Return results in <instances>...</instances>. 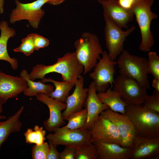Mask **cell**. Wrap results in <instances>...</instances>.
<instances>
[{"label":"cell","mask_w":159,"mask_h":159,"mask_svg":"<svg viewBox=\"0 0 159 159\" xmlns=\"http://www.w3.org/2000/svg\"><path fill=\"white\" fill-rule=\"evenodd\" d=\"M83 71V67L77 60L74 52H68L53 64H37L32 68L29 77L34 81L37 79H43L48 74L57 73L62 75L63 82L75 84Z\"/></svg>","instance_id":"cell-1"},{"label":"cell","mask_w":159,"mask_h":159,"mask_svg":"<svg viewBox=\"0 0 159 159\" xmlns=\"http://www.w3.org/2000/svg\"><path fill=\"white\" fill-rule=\"evenodd\" d=\"M125 115L132 123L137 138L159 137V113L148 110L143 104L127 105Z\"/></svg>","instance_id":"cell-2"},{"label":"cell","mask_w":159,"mask_h":159,"mask_svg":"<svg viewBox=\"0 0 159 159\" xmlns=\"http://www.w3.org/2000/svg\"><path fill=\"white\" fill-rule=\"evenodd\" d=\"M74 52L78 62L83 67L82 74H85L94 68L100 58L103 51L98 37L86 32L82 34L74 42Z\"/></svg>","instance_id":"cell-3"},{"label":"cell","mask_w":159,"mask_h":159,"mask_svg":"<svg viewBox=\"0 0 159 159\" xmlns=\"http://www.w3.org/2000/svg\"><path fill=\"white\" fill-rule=\"evenodd\" d=\"M154 2V0H139L134 3L131 8L141 32V41L139 49L145 52L150 51L154 43L150 26L152 21L157 19L158 16L151 10Z\"/></svg>","instance_id":"cell-4"},{"label":"cell","mask_w":159,"mask_h":159,"mask_svg":"<svg viewBox=\"0 0 159 159\" xmlns=\"http://www.w3.org/2000/svg\"><path fill=\"white\" fill-rule=\"evenodd\" d=\"M117 62L120 75L132 78L147 89L150 88L147 72V59L131 54L123 50Z\"/></svg>","instance_id":"cell-5"},{"label":"cell","mask_w":159,"mask_h":159,"mask_svg":"<svg viewBox=\"0 0 159 159\" xmlns=\"http://www.w3.org/2000/svg\"><path fill=\"white\" fill-rule=\"evenodd\" d=\"M49 0H36L31 3H23L15 0L16 6L10 13L9 22L13 24L22 20H26L32 27L38 29L45 14L42 7Z\"/></svg>","instance_id":"cell-6"},{"label":"cell","mask_w":159,"mask_h":159,"mask_svg":"<svg viewBox=\"0 0 159 159\" xmlns=\"http://www.w3.org/2000/svg\"><path fill=\"white\" fill-rule=\"evenodd\" d=\"M46 138L49 142L56 147L62 145L76 148L88 145L92 142L90 130L81 129L69 130L60 127L53 133L48 134Z\"/></svg>","instance_id":"cell-7"},{"label":"cell","mask_w":159,"mask_h":159,"mask_svg":"<svg viewBox=\"0 0 159 159\" xmlns=\"http://www.w3.org/2000/svg\"><path fill=\"white\" fill-rule=\"evenodd\" d=\"M112 87L128 105L143 104L148 95L147 89L136 81L120 75L114 80Z\"/></svg>","instance_id":"cell-8"},{"label":"cell","mask_w":159,"mask_h":159,"mask_svg":"<svg viewBox=\"0 0 159 159\" xmlns=\"http://www.w3.org/2000/svg\"><path fill=\"white\" fill-rule=\"evenodd\" d=\"M104 19L105 40L108 54L112 60H115L124 50L126 38L135 30V27L132 26L124 31L107 18L104 17Z\"/></svg>","instance_id":"cell-9"},{"label":"cell","mask_w":159,"mask_h":159,"mask_svg":"<svg viewBox=\"0 0 159 159\" xmlns=\"http://www.w3.org/2000/svg\"><path fill=\"white\" fill-rule=\"evenodd\" d=\"M102 58L99 60L90 73V77L94 82L96 90L98 92H105L110 85L113 87L114 77L116 73L115 66L117 61L112 60L106 51L103 52Z\"/></svg>","instance_id":"cell-10"},{"label":"cell","mask_w":159,"mask_h":159,"mask_svg":"<svg viewBox=\"0 0 159 159\" xmlns=\"http://www.w3.org/2000/svg\"><path fill=\"white\" fill-rule=\"evenodd\" d=\"M89 130L92 141L115 143L123 147L122 139L116 126L100 115L95 120Z\"/></svg>","instance_id":"cell-11"},{"label":"cell","mask_w":159,"mask_h":159,"mask_svg":"<svg viewBox=\"0 0 159 159\" xmlns=\"http://www.w3.org/2000/svg\"><path fill=\"white\" fill-rule=\"evenodd\" d=\"M100 115L109 120L116 126L122 139L123 147L132 149L137 138L133 125L129 119L125 115L109 108L102 111Z\"/></svg>","instance_id":"cell-12"},{"label":"cell","mask_w":159,"mask_h":159,"mask_svg":"<svg viewBox=\"0 0 159 159\" xmlns=\"http://www.w3.org/2000/svg\"><path fill=\"white\" fill-rule=\"evenodd\" d=\"M103 8L104 17L120 28H128V24L133 19L134 14L132 9H125L119 4L117 0H98Z\"/></svg>","instance_id":"cell-13"},{"label":"cell","mask_w":159,"mask_h":159,"mask_svg":"<svg viewBox=\"0 0 159 159\" xmlns=\"http://www.w3.org/2000/svg\"><path fill=\"white\" fill-rule=\"evenodd\" d=\"M36 97L37 100L45 104L49 109V117L43 123L46 130L54 132L65 124L61 111L66 109L65 103L60 102L42 93H38Z\"/></svg>","instance_id":"cell-14"},{"label":"cell","mask_w":159,"mask_h":159,"mask_svg":"<svg viewBox=\"0 0 159 159\" xmlns=\"http://www.w3.org/2000/svg\"><path fill=\"white\" fill-rule=\"evenodd\" d=\"M28 87L25 80L20 76H14L0 71V104L17 97Z\"/></svg>","instance_id":"cell-15"},{"label":"cell","mask_w":159,"mask_h":159,"mask_svg":"<svg viewBox=\"0 0 159 159\" xmlns=\"http://www.w3.org/2000/svg\"><path fill=\"white\" fill-rule=\"evenodd\" d=\"M87 95L85 102L87 112L86 122L81 129L89 130L97 117L103 111L109 108L106 104L101 102L96 93L95 84L93 81L89 85Z\"/></svg>","instance_id":"cell-16"},{"label":"cell","mask_w":159,"mask_h":159,"mask_svg":"<svg viewBox=\"0 0 159 159\" xmlns=\"http://www.w3.org/2000/svg\"><path fill=\"white\" fill-rule=\"evenodd\" d=\"M84 77L81 75L75 84L73 92L67 98L65 102L66 107L62 113L64 120L71 113L82 109L87 95L88 90V88H84Z\"/></svg>","instance_id":"cell-17"},{"label":"cell","mask_w":159,"mask_h":159,"mask_svg":"<svg viewBox=\"0 0 159 159\" xmlns=\"http://www.w3.org/2000/svg\"><path fill=\"white\" fill-rule=\"evenodd\" d=\"M159 154V137L138 138L132 149L130 159H150Z\"/></svg>","instance_id":"cell-18"},{"label":"cell","mask_w":159,"mask_h":159,"mask_svg":"<svg viewBox=\"0 0 159 159\" xmlns=\"http://www.w3.org/2000/svg\"><path fill=\"white\" fill-rule=\"evenodd\" d=\"M92 143L97 151L99 159L130 158L132 149L98 140H93Z\"/></svg>","instance_id":"cell-19"},{"label":"cell","mask_w":159,"mask_h":159,"mask_svg":"<svg viewBox=\"0 0 159 159\" xmlns=\"http://www.w3.org/2000/svg\"><path fill=\"white\" fill-rule=\"evenodd\" d=\"M0 60L6 61L10 64L12 69L16 70L18 67L17 60L11 57L7 50V42L9 39L16 34L15 30L10 27L8 22L4 20L0 21Z\"/></svg>","instance_id":"cell-20"},{"label":"cell","mask_w":159,"mask_h":159,"mask_svg":"<svg viewBox=\"0 0 159 159\" xmlns=\"http://www.w3.org/2000/svg\"><path fill=\"white\" fill-rule=\"evenodd\" d=\"M24 109L22 106L6 120L0 121V150L2 145L12 133L19 132L22 124L20 117Z\"/></svg>","instance_id":"cell-21"},{"label":"cell","mask_w":159,"mask_h":159,"mask_svg":"<svg viewBox=\"0 0 159 159\" xmlns=\"http://www.w3.org/2000/svg\"><path fill=\"white\" fill-rule=\"evenodd\" d=\"M97 95L100 101L106 104L110 110L125 115L127 104L122 100L118 92L110 88L104 92H98Z\"/></svg>","instance_id":"cell-22"},{"label":"cell","mask_w":159,"mask_h":159,"mask_svg":"<svg viewBox=\"0 0 159 159\" xmlns=\"http://www.w3.org/2000/svg\"><path fill=\"white\" fill-rule=\"evenodd\" d=\"M29 73L27 70L23 69L20 73V76L26 80L28 83V87L24 90L23 93L26 96H36L39 93L48 95L54 90V87L50 84H46L39 81L34 82L30 80Z\"/></svg>","instance_id":"cell-23"},{"label":"cell","mask_w":159,"mask_h":159,"mask_svg":"<svg viewBox=\"0 0 159 159\" xmlns=\"http://www.w3.org/2000/svg\"><path fill=\"white\" fill-rule=\"evenodd\" d=\"M41 81L44 83H52L55 89L47 95L50 97L62 102L65 103L70 91L74 86L75 84L69 82H60L50 78H43Z\"/></svg>","instance_id":"cell-24"},{"label":"cell","mask_w":159,"mask_h":159,"mask_svg":"<svg viewBox=\"0 0 159 159\" xmlns=\"http://www.w3.org/2000/svg\"><path fill=\"white\" fill-rule=\"evenodd\" d=\"M87 118V112L86 108L71 113L65 120L68 123L61 128L69 130H75L82 128L85 125Z\"/></svg>","instance_id":"cell-25"},{"label":"cell","mask_w":159,"mask_h":159,"mask_svg":"<svg viewBox=\"0 0 159 159\" xmlns=\"http://www.w3.org/2000/svg\"><path fill=\"white\" fill-rule=\"evenodd\" d=\"M32 129L29 128L24 133L26 143L29 144H34L37 145H41L46 140L45 130L42 127L35 125Z\"/></svg>","instance_id":"cell-26"},{"label":"cell","mask_w":159,"mask_h":159,"mask_svg":"<svg viewBox=\"0 0 159 159\" xmlns=\"http://www.w3.org/2000/svg\"><path fill=\"white\" fill-rule=\"evenodd\" d=\"M75 159H99L96 149L92 143L90 145L76 148Z\"/></svg>","instance_id":"cell-27"},{"label":"cell","mask_w":159,"mask_h":159,"mask_svg":"<svg viewBox=\"0 0 159 159\" xmlns=\"http://www.w3.org/2000/svg\"><path fill=\"white\" fill-rule=\"evenodd\" d=\"M33 33L29 34L22 39L20 45L13 49V51L21 52L26 56H30L35 50L33 40Z\"/></svg>","instance_id":"cell-28"},{"label":"cell","mask_w":159,"mask_h":159,"mask_svg":"<svg viewBox=\"0 0 159 159\" xmlns=\"http://www.w3.org/2000/svg\"><path fill=\"white\" fill-rule=\"evenodd\" d=\"M148 74H151L155 78L159 79V57L156 53L149 52L147 59Z\"/></svg>","instance_id":"cell-29"},{"label":"cell","mask_w":159,"mask_h":159,"mask_svg":"<svg viewBox=\"0 0 159 159\" xmlns=\"http://www.w3.org/2000/svg\"><path fill=\"white\" fill-rule=\"evenodd\" d=\"M143 104L148 110L159 113V92L154 90L151 95H147Z\"/></svg>","instance_id":"cell-30"},{"label":"cell","mask_w":159,"mask_h":159,"mask_svg":"<svg viewBox=\"0 0 159 159\" xmlns=\"http://www.w3.org/2000/svg\"><path fill=\"white\" fill-rule=\"evenodd\" d=\"M49 150V145L44 142L42 144L34 145L32 149V159H46Z\"/></svg>","instance_id":"cell-31"},{"label":"cell","mask_w":159,"mask_h":159,"mask_svg":"<svg viewBox=\"0 0 159 159\" xmlns=\"http://www.w3.org/2000/svg\"><path fill=\"white\" fill-rule=\"evenodd\" d=\"M33 40L35 50L47 47L49 44L48 39L37 33H33Z\"/></svg>","instance_id":"cell-32"},{"label":"cell","mask_w":159,"mask_h":159,"mask_svg":"<svg viewBox=\"0 0 159 159\" xmlns=\"http://www.w3.org/2000/svg\"><path fill=\"white\" fill-rule=\"evenodd\" d=\"M76 149L75 148L65 147L60 153V159H75Z\"/></svg>","instance_id":"cell-33"},{"label":"cell","mask_w":159,"mask_h":159,"mask_svg":"<svg viewBox=\"0 0 159 159\" xmlns=\"http://www.w3.org/2000/svg\"><path fill=\"white\" fill-rule=\"evenodd\" d=\"M49 143V150L46 159H60V153L57 147L50 142Z\"/></svg>","instance_id":"cell-34"},{"label":"cell","mask_w":159,"mask_h":159,"mask_svg":"<svg viewBox=\"0 0 159 159\" xmlns=\"http://www.w3.org/2000/svg\"><path fill=\"white\" fill-rule=\"evenodd\" d=\"M117 1L121 6L128 9H131L134 3V0H117Z\"/></svg>","instance_id":"cell-35"},{"label":"cell","mask_w":159,"mask_h":159,"mask_svg":"<svg viewBox=\"0 0 159 159\" xmlns=\"http://www.w3.org/2000/svg\"><path fill=\"white\" fill-rule=\"evenodd\" d=\"M152 86L155 89V90L159 92V79L154 78L152 82Z\"/></svg>","instance_id":"cell-36"},{"label":"cell","mask_w":159,"mask_h":159,"mask_svg":"<svg viewBox=\"0 0 159 159\" xmlns=\"http://www.w3.org/2000/svg\"><path fill=\"white\" fill-rule=\"evenodd\" d=\"M66 0H49L47 4L56 6L60 4Z\"/></svg>","instance_id":"cell-37"},{"label":"cell","mask_w":159,"mask_h":159,"mask_svg":"<svg viewBox=\"0 0 159 159\" xmlns=\"http://www.w3.org/2000/svg\"><path fill=\"white\" fill-rule=\"evenodd\" d=\"M4 0H0V13L2 14L4 12Z\"/></svg>","instance_id":"cell-38"},{"label":"cell","mask_w":159,"mask_h":159,"mask_svg":"<svg viewBox=\"0 0 159 159\" xmlns=\"http://www.w3.org/2000/svg\"><path fill=\"white\" fill-rule=\"evenodd\" d=\"M6 118V117L4 115H0V120H4Z\"/></svg>","instance_id":"cell-39"},{"label":"cell","mask_w":159,"mask_h":159,"mask_svg":"<svg viewBox=\"0 0 159 159\" xmlns=\"http://www.w3.org/2000/svg\"><path fill=\"white\" fill-rule=\"evenodd\" d=\"M3 111L2 105L0 104V114Z\"/></svg>","instance_id":"cell-40"},{"label":"cell","mask_w":159,"mask_h":159,"mask_svg":"<svg viewBox=\"0 0 159 159\" xmlns=\"http://www.w3.org/2000/svg\"><path fill=\"white\" fill-rule=\"evenodd\" d=\"M139 0H134V3L138 1Z\"/></svg>","instance_id":"cell-41"}]
</instances>
